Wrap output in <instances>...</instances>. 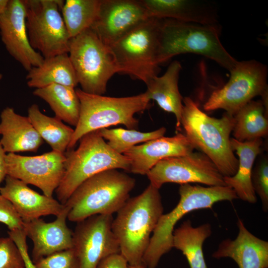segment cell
Returning a JSON list of instances; mask_svg holds the SVG:
<instances>
[{
  "label": "cell",
  "mask_w": 268,
  "mask_h": 268,
  "mask_svg": "<svg viewBox=\"0 0 268 268\" xmlns=\"http://www.w3.org/2000/svg\"><path fill=\"white\" fill-rule=\"evenodd\" d=\"M163 212L159 189L150 184L140 195L129 199L117 212L112 229L129 266H142L151 235Z\"/></svg>",
  "instance_id": "1"
},
{
  "label": "cell",
  "mask_w": 268,
  "mask_h": 268,
  "mask_svg": "<svg viewBox=\"0 0 268 268\" xmlns=\"http://www.w3.org/2000/svg\"><path fill=\"white\" fill-rule=\"evenodd\" d=\"M195 149L206 155L224 176L235 174L238 159L230 145L233 116L225 113L220 118L202 111L190 97L183 98L181 126Z\"/></svg>",
  "instance_id": "2"
},
{
  "label": "cell",
  "mask_w": 268,
  "mask_h": 268,
  "mask_svg": "<svg viewBox=\"0 0 268 268\" xmlns=\"http://www.w3.org/2000/svg\"><path fill=\"white\" fill-rule=\"evenodd\" d=\"M217 25H205L162 19L156 63L160 65L180 54L202 56L230 71L237 63L219 38Z\"/></svg>",
  "instance_id": "3"
},
{
  "label": "cell",
  "mask_w": 268,
  "mask_h": 268,
  "mask_svg": "<svg viewBox=\"0 0 268 268\" xmlns=\"http://www.w3.org/2000/svg\"><path fill=\"white\" fill-rule=\"evenodd\" d=\"M135 180L118 169L100 172L83 182L65 205L68 207L67 219L80 222L95 215H112L129 199Z\"/></svg>",
  "instance_id": "4"
},
{
  "label": "cell",
  "mask_w": 268,
  "mask_h": 268,
  "mask_svg": "<svg viewBox=\"0 0 268 268\" xmlns=\"http://www.w3.org/2000/svg\"><path fill=\"white\" fill-rule=\"evenodd\" d=\"M79 141L77 149L65 153V173L55 191L57 200L63 204L79 185L100 172L111 169L130 171L128 158L113 150L99 130L85 134Z\"/></svg>",
  "instance_id": "5"
},
{
  "label": "cell",
  "mask_w": 268,
  "mask_h": 268,
  "mask_svg": "<svg viewBox=\"0 0 268 268\" xmlns=\"http://www.w3.org/2000/svg\"><path fill=\"white\" fill-rule=\"evenodd\" d=\"M179 193V202L171 211L161 215L151 235L142 260L144 268H156L161 258L173 248L175 226L185 215L195 210L211 208L219 201L238 199L234 191L226 186L205 187L186 184L181 185Z\"/></svg>",
  "instance_id": "6"
},
{
  "label": "cell",
  "mask_w": 268,
  "mask_h": 268,
  "mask_svg": "<svg viewBox=\"0 0 268 268\" xmlns=\"http://www.w3.org/2000/svg\"><path fill=\"white\" fill-rule=\"evenodd\" d=\"M76 92L80 104L79 118L67 150L72 149L82 136L91 132L119 124L135 130L138 121L134 114L147 109L151 101L146 91L124 97L89 94L80 88Z\"/></svg>",
  "instance_id": "7"
},
{
  "label": "cell",
  "mask_w": 268,
  "mask_h": 268,
  "mask_svg": "<svg viewBox=\"0 0 268 268\" xmlns=\"http://www.w3.org/2000/svg\"><path fill=\"white\" fill-rule=\"evenodd\" d=\"M162 19L149 17L111 45L118 73L146 84L160 70L156 63Z\"/></svg>",
  "instance_id": "8"
},
{
  "label": "cell",
  "mask_w": 268,
  "mask_h": 268,
  "mask_svg": "<svg viewBox=\"0 0 268 268\" xmlns=\"http://www.w3.org/2000/svg\"><path fill=\"white\" fill-rule=\"evenodd\" d=\"M68 54L81 90L104 94L109 80L118 73L110 47L90 28L70 38Z\"/></svg>",
  "instance_id": "9"
},
{
  "label": "cell",
  "mask_w": 268,
  "mask_h": 268,
  "mask_svg": "<svg viewBox=\"0 0 268 268\" xmlns=\"http://www.w3.org/2000/svg\"><path fill=\"white\" fill-rule=\"evenodd\" d=\"M32 47L44 59L68 53L70 38L60 13L61 0H23Z\"/></svg>",
  "instance_id": "10"
},
{
  "label": "cell",
  "mask_w": 268,
  "mask_h": 268,
  "mask_svg": "<svg viewBox=\"0 0 268 268\" xmlns=\"http://www.w3.org/2000/svg\"><path fill=\"white\" fill-rule=\"evenodd\" d=\"M228 82L212 91L203 108L206 111L223 109L233 116L257 96L268 95V68L255 60L238 61L229 71Z\"/></svg>",
  "instance_id": "11"
},
{
  "label": "cell",
  "mask_w": 268,
  "mask_h": 268,
  "mask_svg": "<svg viewBox=\"0 0 268 268\" xmlns=\"http://www.w3.org/2000/svg\"><path fill=\"white\" fill-rule=\"evenodd\" d=\"M146 175L150 184L158 189L167 183L225 186L224 176L212 161L201 152L193 151L185 155L164 158Z\"/></svg>",
  "instance_id": "12"
},
{
  "label": "cell",
  "mask_w": 268,
  "mask_h": 268,
  "mask_svg": "<svg viewBox=\"0 0 268 268\" xmlns=\"http://www.w3.org/2000/svg\"><path fill=\"white\" fill-rule=\"evenodd\" d=\"M112 215H95L77 223L73 233V248L79 268H96L106 257L120 253L112 231Z\"/></svg>",
  "instance_id": "13"
},
{
  "label": "cell",
  "mask_w": 268,
  "mask_h": 268,
  "mask_svg": "<svg viewBox=\"0 0 268 268\" xmlns=\"http://www.w3.org/2000/svg\"><path fill=\"white\" fill-rule=\"evenodd\" d=\"M65 160V154L54 150L36 156L8 153L5 157L6 174L53 197L64 176Z\"/></svg>",
  "instance_id": "14"
},
{
  "label": "cell",
  "mask_w": 268,
  "mask_h": 268,
  "mask_svg": "<svg viewBox=\"0 0 268 268\" xmlns=\"http://www.w3.org/2000/svg\"><path fill=\"white\" fill-rule=\"evenodd\" d=\"M149 17L140 0H101L90 28L110 46Z\"/></svg>",
  "instance_id": "15"
},
{
  "label": "cell",
  "mask_w": 268,
  "mask_h": 268,
  "mask_svg": "<svg viewBox=\"0 0 268 268\" xmlns=\"http://www.w3.org/2000/svg\"><path fill=\"white\" fill-rule=\"evenodd\" d=\"M23 0H9L0 14L1 39L9 54L28 71L40 66L44 58L31 46L26 25Z\"/></svg>",
  "instance_id": "16"
},
{
  "label": "cell",
  "mask_w": 268,
  "mask_h": 268,
  "mask_svg": "<svg viewBox=\"0 0 268 268\" xmlns=\"http://www.w3.org/2000/svg\"><path fill=\"white\" fill-rule=\"evenodd\" d=\"M65 205V204H64ZM69 209L65 205L55 220L47 222L39 218L23 222V230L32 241V261L73 247V233L67 220Z\"/></svg>",
  "instance_id": "17"
},
{
  "label": "cell",
  "mask_w": 268,
  "mask_h": 268,
  "mask_svg": "<svg viewBox=\"0 0 268 268\" xmlns=\"http://www.w3.org/2000/svg\"><path fill=\"white\" fill-rule=\"evenodd\" d=\"M195 147L185 134L162 136L132 147L124 155L130 161V172L146 175L159 161L183 156L193 152Z\"/></svg>",
  "instance_id": "18"
},
{
  "label": "cell",
  "mask_w": 268,
  "mask_h": 268,
  "mask_svg": "<svg viewBox=\"0 0 268 268\" xmlns=\"http://www.w3.org/2000/svg\"><path fill=\"white\" fill-rule=\"evenodd\" d=\"M5 184L0 188V194L8 200L23 222L42 216L60 214L65 208L53 197L41 195L22 181L7 175Z\"/></svg>",
  "instance_id": "19"
},
{
  "label": "cell",
  "mask_w": 268,
  "mask_h": 268,
  "mask_svg": "<svg viewBox=\"0 0 268 268\" xmlns=\"http://www.w3.org/2000/svg\"><path fill=\"white\" fill-rule=\"evenodd\" d=\"M237 226L239 232L235 239L222 241L212 257L230 258L239 268H268V242L249 232L240 219Z\"/></svg>",
  "instance_id": "20"
},
{
  "label": "cell",
  "mask_w": 268,
  "mask_h": 268,
  "mask_svg": "<svg viewBox=\"0 0 268 268\" xmlns=\"http://www.w3.org/2000/svg\"><path fill=\"white\" fill-rule=\"evenodd\" d=\"M149 17L217 25V15L210 3L192 0H140Z\"/></svg>",
  "instance_id": "21"
},
{
  "label": "cell",
  "mask_w": 268,
  "mask_h": 268,
  "mask_svg": "<svg viewBox=\"0 0 268 268\" xmlns=\"http://www.w3.org/2000/svg\"><path fill=\"white\" fill-rule=\"evenodd\" d=\"M0 118V142L6 153L36 152L43 143L28 117L7 107L1 112Z\"/></svg>",
  "instance_id": "22"
},
{
  "label": "cell",
  "mask_w": 268,
  "mask_h": 268,
  "mask_svg": "<svg viewBox=\"0 0 268 268\" xmlns=\"http://www.w3.org/2000/svg\"><path fill=\"white\" fill-rule=\"evenodd\" d=\"M263 141L262 138L245 141L230 138L231 148L239 157L238 167L233 176L224 177V181L225 186L234 191L238 198L251 203L257 201L251 177L255 160L262 151Z\"/></svg>",
  "instance_id": "23"
},
{
  "label": "cell",
  "mask_w": 268,
  "mask_h": 268,
  "mask_svg": "<svg viewBox=\"0 0 268 268\" xmlns=\"http://www.w3.org/2000/svg\"><path fill=\"white\" fill-rule=\"evenodd\" d=\"M181 69L180 63L174 61L162 75L155 76L146 84L150 100L155 101L164 111L174 114L177 131L180 128L183 108V98L178 87Z\"/></svg>",
  "instance_id": "24"
},
{
  "label": "cell",
  "mask_w": 268,
  "mask_h": 268,
  "mask_svg": "<svg viewBox=\"0 0 268 268\" xmlns=\"http://www.w3.org/2000/svg\"><path fill=\"white\" fill-rule=\"evenodd\" d=\"M28 87L36 89L52 84L75 88L78 81L68 53L44 59L39 66L33 67L26 76Z\"/></svg>",
  "instance_id": "25"
},
{
  "label": "cell",
  "mask_w": 268,
  "mask_h": 268,
  "mask_svg": "<svg viewBox=\"0 0 268 268\" xmlns=\"http://www.w3.org/2000/svg\"><path fill=\"white\" fill-rule=\"evenodd\" d=\"M211 234L208 223L193 227L190 220L185 221L173 233V248L181 251L190 268H207L203 253V244Z\"/></svg>",
  "instance_id": "26"
},
{
  "label": "cell",
  "mask_w": 268,
  "mask_h": 268,
  "mask_svg": "<svg viewBox=\"0 0 268 268\" xmlns=\"http://www.w3.org/2000/svg\"><path fill=\"white\" fill-rule=\"evenodd\" d=\"M33 94L49 104L56 118L76 127L79 118L80 104L74 88L52 84L36 89Z\"/></svg>",
  "instance_id": "27"
},
{
  "label": "cell",
  "mask_w": 268,
  "mask_h": 268,
  "mask_svg": "<svg viewBox=\"0 0 268 268\" xmlns=\"http://www.w3.org/2000/svg\"><path fill=\"white\" fill-rule=\"evenodd\" d=\"M234 138L239 141L262 138L268 135V110L262 100H251L234 115Z\"/></svg>",
  "instance_id": "28"
},
{
  "label": "cell",
  "mask_w": 268,
  "mask_h": 268,
  "mask_svg": "<svg viewBox=\"0 0 268 268\" xmlns=\"http://www.w3.org/2000/svg\"><path fill=\"white\" fill-rule=\"evenodd\" d=\"M27 117L39 134L50 145L52 150L65 154L74 130L56 117H49L42 113L36 104L29 107Z\"/></svg>",
  "instance_id": "29"
},
{
  "label": "cell",
  "mask_w": 268,
  "mask_h": 268,
  "mask_svg": "<svg viewBox=\"0 0 268 268\" xmlns=\"http://www.w3.org/2000/svg\"><path fill=\"white\" fill-rule=\"evenodd\" d=\"M101 0H67L62 15L70 38L91 28L96 20Z\"/></svg>",
  "instance_id": "30"
},
{
  "label": "cell",
  "mask_w": 268,
  "mask_h": 268,
  "mask_svg": "<svg viewBox=\"0 0 268 268\" xmlns=\"http://www.w3.org/2000/svg\"><path fill=\"white\" fill-rule=\"evenodd\" d=\"M99 131L101 136L108 141L107 144L113 150L123 154L138 143L163 136L166 129L161 127L150 132L123 128H104Z\"/></svg>",
  "instance_id": "31"
},
{
  "label": "cell",
  "mask_w": 268,
  "mask_h": 268,
  "mask_svg": "<svg viewBox=\"0 0 268 268\" xmlns=\"http://www.w3.org/2000/svg\"><path fill=\"white\" fill-rule=\"evenodd\" d=\"M252 183L256 193L260 197L263 209L268 210V160L262 157L258 161L252 173Z\"/></svg>",
  "instance_id": "32"
},
{
  "label": "cell",
  "mask_w": 268,
  "mask_h": 268,
  "mask_svg": "<svg viewBox=\"0 0 268 268\" xmlns=\"http://www.w3.org/2000/svg\"><path fill=\"white\" fill-rule=\"evenodd\" d=\"M34 263L36 268H79L78 260L73 248L52 254Z\"/></svg>",
  "instance_id": "33"
},
{
  "label": "cell",
  "mask_w": 268,
  "mask_h": 268,
  "mask_svg": "<svg viewBox=\"0 0 268 268\" xmlns=\"http://www.w3.org/2000/svg\"><path fill=\"white\" fill-rule=\"evenodd\" d=\"M25 268L22 255L9 237L0 238V268Z\"/></svg>",
  "instance_id": "34"
},
{
  "label": "cell",
  "mask_w": 268,
  "mask_h": 268,
  "mask_svg": "<svg viewBox=\"0 0 268 268\" xmlns=\"http://www.w3.org/2000/svg\"><path fill=\"white\" fill-rule=\"evenodd\" d=\"M0 222L6 225L9 230L23 229V221L11 203L0 194Z\"/></svg>",
  "instance_id": "35"
},
{
  "label": "cell",
  "mask_w": 268,
  "mask_h": 268,
  "mask_svg": "<svg viewBox=\"0 0 268 268\" xmlns=\"http://www.w3.org/2000/svg\"><path fill=\"white\" fill-rule=\"evenodd\" d=\"M8 234L16 244L21 253L24 260L25 268H36L28 253L26 242L27 236L23 229L9 230Z\"/></svg>",
  "instance_id": "36"
},
{
  "label": "cell",
  "mask_w": 268,
  "mask_h": 268,
  "mask_svg": "<svg viewBox=\"0 0 268 268\" xmlns=\"http://www.w3.org/2000/svg\"><path fill=\"white\" fill-rule=\"evenodd\" d=\"M129 264L120 253L110 255L102 259L96 268H128Z\"/></svg>",
  "instance_id": "37"
},
{
  "label": "cell",
  "mask_w": 268,
  "mask_h": 268,
  "mask_svg": "<svg viewBox=\"0 0 268 268\" xmlns=\"http://www.w3.org/2000/svg\"><path fill=\"white\" fill-rule=\"evenodd\" d=\"M6 153L0 142V188L1 183L4 180L6 174L5 157Z\"/></svg>",
  "instance_id": "38"
},
{
  "label": "cell",
  "mask_w": 268,
  "mask_h": 268,
  "mask_svg": "<svg viewBox=\"0 0 268 268\" xmlns=\"http://www.w3.org/2000/svg\"><path fill=\"white\" fill-rule=\"evenodd\" d=\"M9 0H0V14L1 13L6 7Z\"/></svg>",
  "instance_id": "39"
},
{
  "label": "cell",
  "mask_w": 268,
  "mask_h": 268,
  "mask_svg": "<svg viewBox=\"0 0 268 268\" xmlns=\"http://www.w3.org/2000/svg\"><path fill=\"white\" fill-rule=\"evenodd\" d=\"M128 268H144L142 266H129L128 267Z\"/></svg>",
  "instance_id": "40"
},
{
  "label": "cell",
  "mask_w": 268,
  "mask_h": 268,
  "mask_svg": "<svg viewBox=\"0 0 268 268\" xmlns=\"http://www.w3.org/2000/svg\"><path fill=\"white\" fill-rule=\"evenodd\" d=\"M2 74L1 73H0V80L2 79Z\"/></svg>",
  "instance_id": "41"
},
{
  "label": "cell",
  "mask_w": 268,
  "mask_h": 268,
  "mask_svg": "<svg viewBox=\"0 0 268 268\" xmlns=\"http://www.w3.org/2000/svg\"></svg>",
  "instance_id": "42"
}]
</instances>
